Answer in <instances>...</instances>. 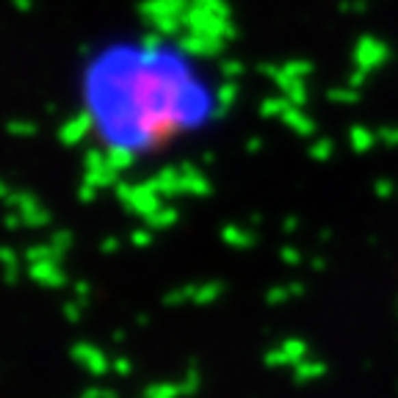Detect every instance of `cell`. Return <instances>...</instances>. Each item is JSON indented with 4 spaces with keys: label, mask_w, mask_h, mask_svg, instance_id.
Returning a JSON list of instances; mask_svg holds the SVG:
<instances>
[{
    "label": "cell",
    "mask_w": 398,
    "mask_h": 398,
    "mask_svg": "<svg viewBox=\"0 0 398 398\" xmlns=\"http://www.w3.org/2000/svg\"><path fill=\"white\" fill-rule=\"evenodd\" d=\"M50 246H53L58 254H64L66 249L72 246V233H55V235L50 238Z\"/></svg>",
    "instance_id": "20"
},
{
    "label": "cell",
    "mask_w": 398,
    "mask_h": 398,
    "mask_svg": "<svg viewBox=\"0 0 398 398\" xmlns=\"http://www.w3.org/2000/svg\"><path fill=\"white\" fill-rule=\"evenodd\" d=\"M288 108H291V105L282 103V100H265L260 111H263V116H277V114H285Z\"/></svg>",
    "instance_id": "21"
},
{
    "label": "cell",
    "mask_w": 398,
    "mask_h": 398,
    "mask_svg": "<svg viewBox=\"0 0 398 398\" xmlns=\"http://www.w3.org/2000/svg\"><path fill=\"white\" fill-rule=\"evenodd\" d=\"M332 150H335V144H332L329 139H321L318 144L310 147V158H315V161H329V158H332Z\"/></svg>",
    "instance_id": "19"
},
{
    "label": "cell",
    "mask_w": 398,
    "mask_h": 398,
    "mask_svg": "<svg viewBox=\"0 0 398 398\" xmlns=\"http://www.w3.org/2000/svg\"><path fill=\"white\" fill-rule=\"evenodd\" d=\"M180 387H183V395H191V393H196V390H199V373L191 368V371L185 373V379L180 382Z\"/></svg>",
    "instance_id": "22"
},
{
    "label": "cell",
    "mask_w": 398,
    "mask_h": 398,
    "mask_svg": "<svg viewBox=\"0 0 398 398\" xmlns=\"http://www.w3.org/2000/svg\"><path fill=\"white\" fill-rule=\"evenodd\" d=\"M323 373H326V365L321 360H302L299 365H293L296 382H313V379H321Z\"/></svg>",
    "instance_id": "7"
},
{
    "label": "cell",
    "mask_w": 398,
    "mask_h": 398,
    "mask_svg": "<svg viewBox=\"0 0 398 398\" xmlns=\"http://www.w3.org/2000/svg\"><path fill=\"white\" fill-rule=\"evenodd\" d=\"M25 260H28V265L44 263V260H58V252H55L50 243H39V246H31V249L25 252Z\"/></svg>",
    "instance_id": "15"
},
{
    "label": "cell",
    "mask_w": 398,
    "mask_h": 398,
    "mask_svg": "<svg viewBox=\"0 0 398 398\" xmlns=\"http://www.w3.org/2000/svg\"><path fill=\"white\" fill-rule=\"evenodd\" d=\"M177 395H183V387L172 382H158L144 390V398H177Z\"/></svg>",
    "instance_id": "12"
},
{
    "label": "cell",
    "mask_w": 398,
    "mask_h": 398,
    "mask_svg": "<svg viewBox=\"0 0 398 398\" xmlns=\"http://www.w3.org/2000/svg\"><path fill=\"white\" fill-rule=\"evenodd\" d=\"M222 285L219 282H211V285H205V288H196L194 291V304H211V302H216L219 296H222Z\"/></svg>",
    "instance_id": "18"
},
{
    "label": "cell",
    "mask_w": 398,
    "mask_h": 398,
    "mask_svg": "<svg viewBox=\"0 0 398 398\" xmlns=\"http://www.w3.org/2000/svg\"><path fill=\"white\" fill-rule=\"evenodd\" d=\"M302 293H304L302 285H280V288H271L269 293H265V302L269 304H282V302H288L293 296H302Z\"/></svg>",
    "instance_id": "11"
},
{
    "label": "cell",
    "mask_w": 398,
    "mask_h": 398,
    "mask_svg": "<svg viewBox=\"0 0 398 398\" xmlns=\"http://www.w3.org/2000/svg\"><path fill=\"white\" fill-rule=\"evenodd\" d=\"M280 257H282V263H288V265H299V263H302V252L293 249V246H282V249H280Z\"/></svg>",
    "instance_id": "24"
},
{
    "label": "cell",
    "mask_w": 398,
    "mask_h": 398,
    "mask_svg": "<svg viewBox=\"0 0 398 398\" xmlns=\"http://www.w3.org/2000/svg\"><path fill=\"white\" fill-rule=\"evenodd\" d=\"M31 280H36L44 288H61L66 282V274L58 265V260H44V263H34L31 265Z\"/></svg>",
    "instance_id": "4"
},
{
    "label": "cell",
    "mask_w": 398,
    "mask_h": 398,
    "mask_svg": "<svg viewBox=\"0 0 398 398\" xmlns=\"http://www.w3.org/2000/svg\"><path fill=\"white\" fill-rule=\"evenodd\" d=\"M202 163H213V152H205L202 155Z\"/></svg>",
    "instance_id": "36"
},
{
    "label": "cell",
    "mask_w": 398,
    "mask_h": 398,
    "mask_svg": "<svg viewBox=\"0 0 398 398\" xmlns=\"http://www.w3.org/2000/svg\"><path fill=\"white\" fill-rule=\"evenodd\" d=\"M86 183H89V185H94V188L111 185V183H116V172L105 163L103 169H92V172H86Z\"/></svg>",
    "instance_id": "14"
},
{
    "label": "cell",
    "mask_w": 398,
    "mask_h": 398,
    "mask_svg": "<svg viewBox=\"0 0 398 398\" xmlns=\"http://www.w3.org/2000/svg\"><path fill=\"white\" fill-rule=\"evenodd\" d=\"M83 398H89V395H86V393H83Z\"/></svg>",
    "instance_id": "37"
},
{
    "label": "cell",
    "mask_w": 398,
    "mask_h": 398,
    "mask_svg": "<svg viewBox=\"0 0 398 398\" xmlns=\"http://www.w3.org/2000/svg\"><path fill=\"white\" fill-rule=\"evenodd\" d=\"M83 313H81V302H66L64 304V318L66 321H78Z\"/></svg>",
    "instance_id": "27"
},
{
    "label": "cell",
    "mask_w": 398,
    "mask_h": 398,
    "mask_svg": "<svg viewBox=\"0 0 398 398\" xmlns=\"http://www.w3.org/2000/svg\"><path fill=\"white\" fill-rule=\"evenodd\" d=\"M130 241L136 243V246H150L152 243V233L150 230H136V233L130 235Z\"/></svg>",
    "instance_id": "28"
},
{
    "label": "cell",
    "mask_w": 398,
    "mask_h": 398,
    "mask_svg": "<svg viewBox=\"0 0 398 398\" xmlns=\"http://www.w3.org/2000/svg\"><path fill=\"white\" fill-rule=\"evenodd\" d=\"M119 249V238H105L103 241V252H116Z\"/></svg>",
    "instance_id": "33"
},
{
    "label": "cell",
    "mask_w": 398,
    "mask_h": 398,
    "mask_svg": "<svg viewBox=\"0 0 398 398\" xmlns=\"http://www.w3.org/2000/svg\"><path fill=\"white\" fill-rule=\"evenodd\" d=\"M163 196H174V194H183V174L180 169H163L158 177L150 180Z\"/></svg>",
    "instance_id": "6"
},
{
    "label": "cell",
    "mask_w": 398,
    "mask_h": 398,
    "mask_svg": "<svg viewBox=\"0 0 398 398\" xmlns=\"http://www.w3.org/2000/svg\"><path fill=\"white\" fill-rule=\"evenodd\" d=\"M116 194L122 202L133 211V213H139L142 219H150L158 208H161V199H158V188L147 180L142 185H130V183H116Z\"/></svg>",
    "instance_id": "1"
},
{
    "label": "cell",
    "mask_w": 398,
    "mask_h": 398,
    "mask_svg": "<svg viewBox=\"0 0 398 398\" xmlns=\"http://www.w3.org/2000/svg\"><path fill=\"white\" fill-rule=\"evenodd\" d=\"M75 296L83 302L86 296H92V288H89V282H75Z\"/></svg>",
    "instance_id": "32"
},
{
    "label": "cell",
    "mask_w": 398,
    "mask_h": 398,
    "mask_svg": "<svg viewBox=\"0 0 398 398\" xmlns=\"http://www.w3.org/2000/svg\"><path fill=\"white\" fill-rule=\"evenodd\" d=\"M72 357L81 362V365H86L94 376H105L108 371H111V362H108V357L100 351V349H94V346H89V343H78L75 349H72Z\"/></svg>",
    "instance_id": "3"
},
{
    "label": "cell",
    "mask_w": 398,
    "mask_h": 398,
    "mask_svg": "<svg viewBox=\"0 0 398 398\" xmlns=\"http://www.w3.org/2000/svg\"><path fill=\"white\" fill-rule=\"evenodd\" d=\"M376 139H379V136H373V133L365 130V127H351V136H349V142H351V147H354L357 152H368V150L376 144Z\"/></svg>",
    "instance_id": "10"
},
{
    "label": "cell",
    "mask_w": 398,
    "mask_h": 398,
    "mask_svg": "<svg viewBox=\"0 0 398 398\" xmlns=\"http://www.w3.org/2000/svg\"><path fill=\"white\" fill-rule=\"evenodd\" d=\"M282 230H285V233H293V230H296V219H293V216L285 219V222H282Z\"/></svg>",
    "instance_id": "34"
},
{
    "label": "cell",
    "mask_w": 398,
    "mask_h": 398,
    "mask_svg": "<svg viewBox=\"0 0 398 398\" xmlns=\"http://www.w3.org/2000/svg\"><path fill=\"white\" fill-rule=\"evenodd\" d=\"M302 360H307V343L299 338H288L280 349L265 351V362L269 365H299Z\"/></svg>",
    "instance_id": "2"
},
{
    "label": "cell",
    "mask_w": 398,
    "mask_h": 398,
    "mask_svg": "<svg viewBox=\"0 0 398 398\" xmlns=\"http://www.w3.org/2000/svg\"><path fill=\"white\" fill-rule=\"evenodd\" d=\"M86 127H89V119H86V116H81V119H75V122H70V124H64V127H61V142H64V144L81 142V139L86 136Z\"/></svg>",
    "instance_id": "9"
},
{
    "label": "cell",
    "mask_w": 398,
    "mask_h": 398,
    "mask_svg": "<svg viewBox=\"0 0 398 398\" xmlns=\"http://www.w3.org/2000/svg\"><path fill=\"white\" fill-rule=\"evenodd\" d=\"M379 142L387 144V147H395V144H398V130H395V127L382 130V133H379Z\"/></svg>",
    "instance_id": "30"
},
{
    "label": "cell",
    "mask_w": 398,
    "mask_h": 398,
    "mask_svg": "<svg viewBox=\"0 0 398 398\" xmlns=\"http://www.w3.org/2000/svg\"><path fill=\"white\" fill-rule=\"evenodd\" d=\"M3 260H6V271H9V282H14V271H17V260H14V249H3Z\"/></svg>",
    "instance_id": "29"
},
{
    "label": "cell",
    "mask_w": 398,
    "mask_h": 398,
    "mask_svg": "<svg viewBox=\"0 0 398 398\" xmlns=\"http://www.w3.org/2000/svg\"><path fill=\"white\" fill-rule=\"evenodd\" d=\"M373 191H376V196L379 199H390L393 196V191H395V185H393V180H376V185H373Z\"/></svg>",
    "instance_id": "23"
},
{
    "label": "cell",
    "mask_w": 398,
    "mask_h": 398,
    "mask_svg": "<svg viewBox=\"0 0 398 398\" xmlns=\"http://www.w3.org/2000/svg\"><path fill=\"white\" fill-rule=\"evenodd\" d=\"M285 122L299 133V136H310V133H313V122L310 119H304L299 111H293V108H288L285 111Z\"/></svg>",
    "instance_id": "17"
},
{
    "label": "cell",
    "mask_w": 398,
    "mask_h": 398,
    "mask_svg": "<svg viewBox=\"0 0 398 398\" xmlns=\"http://www.w3.org/2000/svg\"><path fill=\"white\" fill-rule=\"evenodd\" d=\"M177 222V211L174 208H158L150 219H147V227L150 230H163V227H172Z\"/></svg>",
    "instance_id": "13"
},
{
    "label": "cell",
    "mask_w": 398,
    "mask_h": 398,
    "mask_svg": "<svg viewBox=\"0 0 398 398\" xmlns=\"http://www.w3.org/2000/svg\"><path fill=\"white\" fill-rule=\"evenodd\" d=\"M9 130L14 133V136H34V124L31 122H12Z\"/></svg>",
    "instance_id": "26"
},
{
    "label": "cell",
    "mask_w": 398,
    "mask_h": 398,
    "mask_svg": "<svg viewBox=\"0 0 398 398\" xmlns=\"http://www.w3.org/2000/svg\"><path fill=\"white\" fill-rule=\"evenodd\" d=\"M180 174H183V194H194V196H208L211 194V183L199 174L191 163H183Z\"/></svg>",
    "instance_id": "5"
},
{
    "label": "cell",
    "mask_w": 398,
    "mask_h": 398,
    "mask_svg": "<svg viewBox=\"0 0 398 398\" xmlns=\"http://www.w3.org/2000/svg\"><path fill=\"white\" fill-rule=\"evenodd\" d=\"M94 196H97V188L89 185V183H83V185H81V202H92Z\"/></svg>",
    "instance_id": "31"
},
{
    "label": "cell",
    "mask_w": 398,
    "mask_h": 398,
    "mask_svg": "<svg viewBox=\"0 0 398 398\" xmlns=\"http://www.w3.org/2000/svg\"><path fill=\"white\" fill-rule=\"evenodd\" d=\"M108 166L114 169V172H122V169H127L130 163H133V155H130V150H124V147H114V150H108Z\"/></svg>",
    "instance_id": "16"
},
{
    "label": "cell",
    "mask_w": 398,
    "mask_h": 398,
    "mask_svg": "<svg viewBox=\"0 0 398 398\" xmlns=\"http://www.w3.org/2000/svg\"><path fill=\"white\" fill-rule=\"evenodd\" d=\"M222 238H224V243H230V246H235V249H246V246H252V233H246L243 227H235V224H227L224 230H222Z\"/></svg>",
    "instance_id": "8"
},
{
    "label": "cell",
    "mask_w": 398,
    "mask_h": 398,
    "mask_svg": "<svg viewBox=\"0 0 398 398\" xmlns=\"http://www.w3.org/2000/svg\"><path fill=\"white\" fill-rule=\"evenodd\" d=\"M111 371H116L119 376H130L133 362H130V360H124V357H116V360H111Z\"/></svg>",
    "instance_id": "25"
},
{
    "label": "cell",
    "mask_w": 398,
    "mask_h": 398,
    "mask_svg": "<svg viewBox=\"0 0 398 398\" xmlns=\"http://www.w3.org/2000/svg\"><path fill=\"white\" fill-rule=\"evenodd\" d=\"M313 269H315V271H323V257H315V260H313Z\"/></svg>",
    "instance_id": "35"
}]
</instances>
